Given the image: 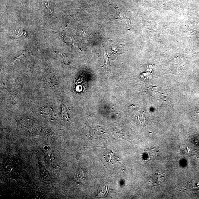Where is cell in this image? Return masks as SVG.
<instances>
[{"label": "cell", "mask_w": 199, "mask_h": 199, "mask_svg": "<svg viewBox=\"0 0 199 199\" xmlns=\"http://www.w3.org/2000/svg\"><path fill=\"white\" fill-rule=\"evenodd\" d=\"M149 89L150 91V92L149 91V92L152 96L155 97H158L159 98H163V97H165V94L162 92V89L153 86L152 87H149Z\"/></svg>", "instance_id": "6da1fadb"}, {"label": "cell", "mask_w": 199, "mask_h": 199, "mask_svg": "<svg viewBox=\"0 0 199 199\" xmlns=\"http://www.w3.org/2000/svg\"><path fill=\"white\" fill-rule=\"evenodd\" d=\"M12 34L16 36H21L23 34L22 30L21 29H16L12 31Z\"/></svg>", "instance_id": "5b68a950"}, {"label": "cell", "mask_w": 199, "mask_h": 199, "mask_svg": "<svg viewBox=\"0 0 199 199\" xmlns=\"http://www.w3.org/2000/svg\"><path fill=\"white\" fill-rule=\"evenodd\" d=\"M85 180V175L82 170H79L76 172L74 176V181L78 184H81Z\"/></svg>", "instance_id": "7a4b0ae2"}, {"label": "cell", "mask_w": 199, "mask_h": 199, "mask_svg": "<svg viewBox=\"0 0 199 199\" xmlns=\"http://www.w3.org/2000/svg\"><path fill=\"white\" fill-rule=\"evenodd\" d=\"M153 177V179L154 182L156 183L159 184L164 181L165 179V175L164 173H159L156 174Z\"/></svg>", "instance_id": "3957f363"}, {"label": "cell", "mask_w": 199, "mask_h": 199, "mask_svg": "<svg viewBox=\"0 0 199 199\" xmlns=\"http://www.w3.org/2000/svg\"><path fill=\"white\" fill-rule=\"evenodd\" d=\"M102 191L99 193V197H103L105 196L107 194L109 191V188L107 186H105L102 187Z\"/></svg>", "instance_id": "277c9868"}]
</instances>
